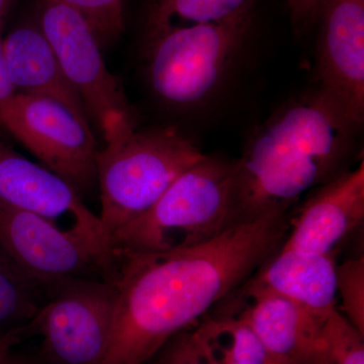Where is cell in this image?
Listing matches in <instances>:
<instances>
[{
	"label": "cell",
	"mask_w": 364,
	"mask_h": 364,
	"mask_svg": "<svg viewBox=\"0 0 364 364\" xmlns=\"http://www.w3.org/2000/svg\"><path fill=\"white\" fill-rule=\"evenodd\" d=\"M291 223L269 213L195 247L117 259L111 338L97 364H144L257 272Z\"/></svg>",
	"instance_id": "obj_1"
},
{
	"label": "cell",
	"mask_w": 364,
	"mask_h": 364,
	"mask_svg": "<svg viewBox=\"0 0 364 364\" xmlns=\"http://www.w3.org/2000/svg\"><path fill=\"white\" fill-rule=\"evenodd\" d=\"M359 132L318 88L282 105L235 162L238 222L287 212L306 191L350 169Z\"/></svg>",
	"instance_id": "obj_2"
},
{
	"label": "cell",
	"mask_w": 364,
	"mask_h": 364,
	"mask_svg": "<svg viewBox=\"0 0 364 364\" xmlns=\"http://www.w3.org/2000/svg\"><path fill=\"white\" fill-rule=\"evenodd\" d=\"M97 155L100 219L109 238L149 210L177 177L205 158L172 127L140 129L124 123L104 136ZM112 242V241H111Z\"/></svg>",
	"instance_id": "obj_3"
},
{
	"label": "cell",
	"mask_w": 364,
	"mask_h": 364,
	"mask_svg": "<svg viewBox=\"0 0 364 364\" xmlns=\"http://www.w3.org/2000/svg\"><path fill=\"white\" fill-rule=\"evenodd\" d=\"M235 162L205 155L181 174L149 210L112 235L114 259L174 252L210 241L239 224Z\"/></svg>",
	"instance_id": "obj_4"
},
{
	"label": "cell",
	"mask_w": 364,
	"mask_h": 364,
	"mask_svg": "<svg viewBox=\"0 0 364 364\" xmlns=\"http://www.w3.org/2000/svg\"><path fill=\"white\" fill-rule=\"evenodd\" d=\"M254 23L255 7L217 23L145 33L146 75L153 95L172 109L207 104L233 72Z\"/></svg>",
	"instance_id": "obj_5"
},
{
	"label": "cell",
	"mask_w": 364,
	"mask_h": 364,
	"mask_svg": "<svg viewBox=\"0 0 364 364\" xmlns=\"http://www.w3.org/2000/svg\"><path fill=\"white\" fill-rule=\"evenodd\" d=\"M0 128L65 179L79 195L97 186V145L90 126L51 98L16 92L0 105Z\"/></svg>",
	"instance_id": "obj_6"
},
{
	"label": "cell",
	"mask_w": 364,
	"mask_h": 364,
	"mask_svg": "<svg viewBox=\"0 0 364 364\" xmlns=\"http://www.w3.org/2000/svg\"><path fill=\"white\" fill-rule=\"evenodd\" d=\"M38 25L104 136L119 124H138L119 81L105 65L97 37L77 11L56 0H40Z\"/></svg>",
	"instance_id": "obj_7"
},
{
	"label": "cell",
	"mask_w": 364,
	"mask_h": 364,
	"mask_svg": "<svg viewBox=\"0 0 364 364\" xmlns=\"http://www.w3.org/2000/svg\"><path fill=\"white\" fill-rule=\"evenodd\" d=\"M114 282L74 279L52 287L30 322L42 335L48 358L56 364H97L111 338L117 304Z\"/></svg>",
	"instance_id": "obj_8"
},
{
	"label": "cell",
	"mask_w": 364,
	"mask_h": 364,
	"mask_svg": "<svg viewBox=\"0 0 364 364\" xmlns=\"http://www.w3.org/2000/svg\"><path fill=\"white\" fill-rule=\"evenodd\" d=\"M0 202L39 215L92 251L114 269L112 242L100 215L69 182L0 142Z\"/></svg>",
	"instance_id": "obj_9"
},
{
	"label": "cell",
	"mask_w": 364,
	"mask_h": 364,
	"mask_svg": "<svg viewBox=\"0 0 364 364\" xmlns=\"http://www.w3.org/2000/svg\"><path fill=\"white\" fill-rule=\"evenodd\" d=\"M0 253L46 287L74 279L114 282L104 263L81 242L39 215L1 202Z\"/></svg>",
	"instance_id": "obj_10"
},
{
	"label": "cell",
	"mask_w": 364,
	"mask_h": 364,
	"mask_svg": "<svg viewBox=\"0 0 364 364\" xmlns=\"http://www.w3.org/2000/svg\"><path fill=\"white\" fill-rule=\"evenodd\" d=\"M318 90L356 128L364 121V0H323L318 13Z\"/></svg>",
	"instance_id": "obj_11"
},
{
	"label": "cell",
	"mask_w": 364,
	"mask_h": 364,
	"mask_svg": "<svg viewBox=\"0 0 364 364\" xmlns=\"http://www.w3.org/2000/svg\"><path fill=\"white\" fill-rule=\"evenodd\" d=\"M364 219V162L316 188L291 223L282 248L335 255Z\"/></svg>",
	"instance_id": "obj_12"
},
{
	"label": "cell",
	"mask_w": 364,
	"mask_h": 364,
	"mask_svg": "<svg viewBox=\"0 0 364 364\" xmlns=\"http://www.w3.org/2000/svg\"><path fill=\"white\" fill-rule=\"evenodd\" d=\"M244 299L237 315L247 323L264 347L269 364H306L328 316L308 310L280 294L239 287ZM333 313V312H332Z\"/></svg>",
	"instance_id": "obj_13"
},
{
	"label": "cell",
	"mask_w": 364,
	"mask_h": 364,
	"mask_svg": "<svg viewBox=\"0 0 364 364\" xmlns=\"http://www.w3.org/2000/svg\"><path fill=\"white\" fill-rule=\"evenodd\" d=\"M2 48L7 74L16 92L51 98L90 126L82 100L67 80L38 23L16 26L2 40Z\"/></svg>",
	"instance_id": "obj_14"
},
{
	"label": "cell",
	"mask_w": 364,
	"mask_h": 364,
	"mask_svg": "<svg viewBox=\"0 0 364 364\" xmlns=\"http://www.w3.org/2000/svg\"><path fill=\"white\" fill-rule=\"evenodd\" d=\"M334 255L280 247L243 284L280 294L320 315L337 310Z\"/></svg>",
	"instance_id": "obj_15"
},
{
	"label": "cell",
	"mask_w": 364,
	"mask_h": 364,
	"mask_svg": "<svg viewBox=\"0 0 364 364\" xmlns=\"http://www.w3.org/2000/svg\"><path fill=\"white\" fill-rule=\"evenodd\" d=\"M195 333L215 364H269L259 339L238 315L205 318Z\"/></svg>",
	"instance_id": "obj_16"
},
{
	"label": "cell",
	"mask_w": 364,
	"mask_h": 364,
	"mask_svg": "<svg viewBox=\"0 0 364 364\" xmlns=\"http://www.w3.org/2000/svg\"><path fill=\"white\" fill-rule=\"evenodd\" d=\"M255 7V0H148L145 33L217 23Z\"/></svg>",
	"instance_id": "obj_17"
},
{
	"label": "cell",
	"mask_w": 364,
	"mask_h": 364,
	"mask_svg": "<svg viewBox=\"0 0 364 364\" xmlns=\"http://www.w3.org/2000/svg\"><path fill=\"white\" fill-rule=\"evenodd\" d=\"M50 289L26 277L0 253V325L30 323Z\"/></svg>",
	"instance_id": "obj_18"
},
{
	"label": "cell",
	"mask_w": 364,
	"mask_h": 364,
	"mask_svg": "<svg viewBox=\"0 0 364 364\" xmlns=\"http://www.w3.org/2000/svg\"><path fill=\"white\" fill-rule=\"evenodd\" d=\"M363 337L335 310L328 316L317 346L306 364H364Z\"/></svg>",
	"instance_id": "obj_19"
},
{
	"label": "cell",
	"mask_w": 364,
	"mask_h": 364,
	"mask_svg": "<svg viewBox=\"0 0 364 364\" xmlns=\"http://www.w3.org/2000/svg\"><path fill=\"white\" fill-rule=\"evenodd\" d=\"M77 11L90 26L100 47L124 31V0H56Z\"/></svg>",
	"instance_id": "obj_20"
},
{
	"label": "cell",
	"mask_w": 364,
	"mask_h": 364,
	"mask_svg": "<svg viewBox=\"0 0 364 364\" xmlns=\"http://www.w3.org/2000/svg\"><path fill=\"white\" fill-rule=\"evenodd\" d=\"M337 310L364 336V257L352 258L337 267Z\"/></svg>",
	"instance_id": "obj_21"
},
{
	"label": "cell",
	"mask_w": 364,
	"mask_h": 364,
	"mask_svg": "<svg viewBox=\"0 0 364 364\" xmlns=\"http://www.w3.org/2000/svg\"><path fill=\"white\" fill-rule=\"evenodd\" d=\"M159 364H215L195 331H183L162 349Z\"/></svg>",
	"instance_id": "obj_22"
},
{
	"label": "cell",
	"mask_w": 364,
	"mask_h": 364,
	"mask_svg": "<svg viewBox=\"0 0 364 364\" xmlns=\"http://www.w3.org/2000/svg\"><path fill=\"white\" fill-rule=\"evenodd\" d=\"M323 0H287L294 33L305 35L317 25Z\"/></svg>",
	"instance_id": "obj_23"
},
{
	"label": "cell",
	"mask_w": 364,
	"mask_h": 364,
	"mask_svg": "<svg viewBox=\"0 0 364 364\" xmlns=\"http://www.w3.org/2000/svg\"><path fill=\"white\" fill-rule=\"evenodd\" d=\"M30 332L28 324L14 328L0 338V364H32L26 356L14 350L23 335Z\"/></svg>",
	"instance_id": "obj_24"
},
{
	"label": "cell",
	"mask_w": 364,
	"mask_h": 364,
	"mask_svg": "<svg viewBox=\"0 0 364 364\" xmlns=\"http://www.w3.org/2000/svg\"><path fill=\"white\" fill-rule=\"evenodd\" d=\"M14 93H16V90H14V86L9 80V74H7L1 36H0V105L13 97Z\"/></svg>",
	"instance_id": "obj_25"
},
{
	"label": "cell",
	"mask_w": 364,
	"mask_h": 364,
	"mask_svg": "<svg viewBox=\"0 0 364 364\" xmlns=\"http://www.w3.org/2000/svg\"><path fill=\"white\" fill-rule=\"evenodd\" d=\"M11 4H13V0H0V30H1L2 23L9 13Z\"/></svg>",
	"instance_id": "obj_26"
}]
</instances>
